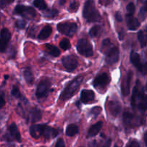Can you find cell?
Wrapping results in <instances>:
<instances>
[{
	"label": "cell",
	"instance_id": "obj_1",
	"mask_svg": "<svg viewBox=\"0 0 147 147\" xmlns=\"http://www.w3.org/2000/svg\"><path fill=\"white\" fill-rule=\"evenodd\" d=\"M30 134L34 139H39L43 136L46 139H53L58 134L57 129L45 124L32 125L30 128Z\"/></svg>",
	"mask_w": 147,
	"mask_h": 147
},
{
	"label": "cell",
	"instance_id": "obj_46",
	"mask_svg": "<svg viewBox=\"0 0 147 147\" xmlns=\"http://www.w3.org/2000/svg\"><path fill=\"white\" fill-rule=\"evenodd\" d=\"M144 9H145V11H147V1H146V2H145V4H144Z\"/></svg>",
	"mask_w": 147,
	"mask_h": 147
},
{
	"label": "cell",
	"instance_id": "obj_36",
	"mask_svg": "<svg viewBox=\"0 0 147 147\" xmlns=\"http://www.w3.org/2000/svg\"><path fill=\"white\" fill-rule=\"evenodd\" d=\"M26 22L24 20H17L15 23V26L17 28L20 29V30H22L25 27Z\"/></svg>",
	"mask_w": 147,
	"mask_h": 147
},
{
	"label": "cell",
	"instance_id": "obj_16",
	"mask_svg": "<svg viewBox=\"0 0 147 147\" xmlns=\"http://www.w3.org/2000/svg\"><path fill=\"white\" fill-rule=\"evenodd\" d=\"M130 60L132 64L134 65V67L139 71H143V65L140 60V56L138 53H135L134 51H131L130 55Z\"/></svg>",
	"mask_w": 147,
	"mask_h": 147
},
{
	"label": "cell",
	"instance_id": "obj_10",
	"mask_svg": "<svg viewBox=\"0 0 147 147\" xmlns=\"http://www.w3.org/2000/svg\"><path fill=\"white\" fill-rule=\"evenodd\" d=\"M63 65L68 72H73L78 65L77 58L73 55H67L62 59Z\"/></svg>",
	"mask_w": 147,
	"mask_h": 147
},
{
	"label": "cell",
	"instance_id": "obj_34",
	"mask_svg": "<svg viewBox=\"0 0 147 147\" xmlns=\"http://www.w3.org/2000/svg\"><path fill=\"white\" fill-rule=\"evenodd\" d=\"M126 10L129 15H133L135 12V5L133 2L129 3V4L126 7Z\"/></svg>",
	"mask_w": 147,
	"mask_h": 147
},
{
	"label": "cell",
	"instance_id": "obj_42",
	"mask_svg": "<svg viewBox=\"0 0 147 147\" xmlns=\"http://www.w3.org/2000/svg\"><path fill=\"white\" fill-rule=\"evenodd\" d=\"M115 17H116V20L118 22H121L122 21V16L120 12L119 11H116V14H115Z\"/></svg>",
	"mask_w": 147,
	"mask_h": 147
},
{
	"label": "cell",
	"instance_id": "obj_47",
	"mask_svg": "<svg viewBox=\"0 0 147 147\" xmlns=\"http://www.w3.org/2000/svg\"><path fill=\"white\" fill-rule=\"evenodd\" d=\"M8 78H9L8 75H5V76H4V79H5V80H7Z\"/></svg>",
	"mask_w": 147,
	"mask_h": 147
},
{
	"label": "cell",
	"instance_id": "obj_8",
	"mask_svg": "<svg viewBox=\"0 0 147 147\" xmlns=\"http://www.w3.org/2000/svg\"><path fill=\"white\" fill-rule=\"evenodd\" d=\"M111 82V78L109 74L106 73H101V74L98 75L96 78L93 80V86L96 88V89H99V90H102V89L105 88Z\"/></svg>",
	"mask_w": 147,
	"mask_h": 147
},
{
	"label": "cell",
	"instance_id": "obj_7",
	"mask_svg": "<svg viewBox=\"0 0 147 147\" xmlns=\"http://www.w3.org/2000/svg\"><path fill=\"white\" fill-rule=\"evenodd\" d=\"M11 34L7 28H2L0 31V53H5L8 47Z\"/></svg>",
	"mask_w": 147,
	"mask_h": 147
},
{
	"label": "cell",
	"instance_id": "obj_17",
	"mask_svg": "<svg viewBox=\"0 0 147 147\" xmlns=\"http://www.w3.org/2000/svg\"><path fill=\"white\" fill-rule=\"evenodd\" d=\"M9 136L12 138V139L17 141V142H21V134L20 133L18 127L16 125L15 123H12L9 125L8 128Z\"/></svg>",
	"mask_w": 147,
	"mask_h": 147
},
{
	"label": "cell",
	"instance_id": "obj_28",
	"mask_svg": "<svg viewBox=\"0 0 147 147\" xmlns=\"http://www.w3.org/2000/svg\"><path fill=\"white\" fill-rule=\"evenodd\" d=\"M113 45H112L111 42L109 39H105L102 42V47H101V51L102 53H103L104 54H106L112 47H113Z\"/></svg>",
	"mask_w": 147,
	"mask_h": 147
},
{
	"label": "cell",
	"instance_id": "obj_4",
	"mask_svg": "<svg viewBox=\"0 0 147 147\" xmlns=\"http://www.w3.org/2000/svg\"><path fill=\"white\" fill-rule=\"evenodd\" d=\"M14 13L28 20H34L36 17V11L33 7L17 4L14 9Z\"/></svg>",
	"mask_w": 147,
	"mask_h": 147
},
{
	"label": "cell",
	"instance_id": "obj_6",
	"mask_svg": "<svg viewBox=\"0 0 147 147\" xmlns=\"http://www.w3.org/2000/svg\"><path fill=\"white\" fill-rule=\"evenodd\" d=\"M57 30L68 37H72L76 34L78 30V26L73 22H60L57 26Z\"/></svg>",
	"mask_w": 147,
	"mask_h": 147
},
{
	"label": "cell",
	"instance_id": "obj_45",
	"mask_svg": "<svg viewBox=\"0 0 147 147\" xmlns=\"http://www.w3.org/2000/svg\"><path fill=\"white\" fill-rule=\"evenodd\" d=\"M144 142L146 143V145L147 146V132L144 134Z\"/></svg>",
	"mask_w": 147,
	"mask_h": 147
},
{
	"label": "cell",
	"instance_id": "obj_24",
	"mask_svg": "<svg viewBox=\"0 0 147 147\" xmlns=\"http://www.w3.org/2000/svg\"><path fill=\"white\" fill-rule=\"evenodd\" d=\"M79 129L76 124H70L66 128V135L68 136H74L78 134Z\"/></svg>",
	"mask_w": 147,
	"mask_h": 147
},
{
	"label": "cell",
	"instance_id": "obj_48",
	"mask_svg": "<svg viewBox=\"0 0 147 147\" xmlns=\"http://www.w3.org/2000/svg\"><path fill=\"white\" fill-rule=\"evenodd\" d=\"M114 147H119V146H117V145H116V146H115Z\"/></svg>",
	"mask_w": 147,
	"mask_h": 147
},
{
	"label": "cell",
	"instance_id": "obj_50",
	"mask_svg": "<svg viewBox=\"0 0 147 147\" xmlns=\"http://www.w3.org/2000/svg\"><path fill=\"white\" fill-rule=\"evenodd\" d=\"M41 147H45V146H41Z\"/></svg>",
	"mask_w": 147,
	"mask_h": 147
},
{
	"label": "cell",
	"instance_id": "obj_43",
	"mask_svg": "<svg viewBox=\"0 0 147 147\" xmlns=\"http://www.w3.org/2000/svg\"><path fill=\"white\" fill-rule=\"evenodd\" d=\"M12 1H0V4H1V7H5L6 5H7V4H10V3H11Z\"/></svg>",
	"mask_w": 147,
	"mask_h": 147
},
{
	"label": "cell",
	"instance_id": "obj_14",
	"mask_svg": "<svg viewBox=\"0 0 147 147\" xmlns=\"http://www.w3.org/2000/svg\"><path fill=\"white\" fill-rule=\"evenodd\" d=\"M126 24H127V27L129 28V30H136L140 27V22H139V21L136 17H133V15L127 14L126 17Z\"/></svg>",
	"mask_w": 147,
	"mask_h": 147
},
{
	"label": "cell",
	"instance_id": "obj_49",
	"mask_svg": "<svg viewBox=\"0 0 147 147\" xmlns=\"http://www.w3.org/2000/svg\"><path fill=\"white\" fill-rule=\"evenodd\" d=\"M146 88H147V83H146Z\"/></svg>",
	"mask_w": 147,
	"mask_h": 147
},
{
	"label": "cell",
	"instance_id": "obj_41",
	"mask_svg": "<svg viewBox=\"0 0 147 147\" xmlns=\"http://www.w3.org/2000/svg\"><path fill=\"white\" fill-rule=\"evenodd\" d=\"M5 100H4V98L3 97L2 95H0V109H2L4 106H5Z\"/></svg>",
	"mask_w": 147,
	"mask_h": 147
},
{
	"label": "cell",
	"instance_id": "obj_13",
	"mask_svg": "<svg viewBox=\"0 0 147 147\" xmlns=\"http://www.w3.org/2000/svg\"><path fill=\"white\" fill-rule=\"evenodd\" d=\"M108 110L109 113L113 117H116L121 110V103L116 100H111L108 103Z\"/></svg>",
	"mask_w": 147,
	"mask_h": 147
},
{
	"label": "cell",
	"instance_id": "obj_15",
	"mask_svg": "<svg viewBox=\"0 0 147 147\" xmlns=\"http://www.w3.org/2000/svg\"><path fill=\"white\" fill-rule=\"evenodd\" d=\"M95 98V93L93 90H83L80 93V100L83 103H88L93 101Z\"/></svg>",
	"mask_w": 147,
	"mask_h": 147
},
{
	"label": "cell",
	"instance_id": "obj_3",
	"mask_svg": "<svg viewBox=\"0 0 147 147\" xmlns=\"http://www.w3.org/2000/svg\"><path fill=\"white\" fill-rule=\"evenodd\" d=\"M83 15L85 20L88 22H96L101 20L100 13L93 1H86L83 7Z\"/></svg>",
	"mask_w": 147,
	"mask_h": 147
},
{
	"label": "cell",
	"instance_id": "obj_30",
	"mask_svg": "<svg viewBox=\"0 0 147 147\" xmlns=\"http://www.w3.org/2000/svg\"><path fill=\"white\" fill-rule=\"evenodd\" d=\"M60 46L63 50H68V49L70 48V46H71V45H70V41L68 40V39L64 38V39H63L61 41H60Z\"/></svg>",
	"mask_w": 147,
	"mask_h": 147
},
{
	"label": "cell",
	"instance_id": "obj_40",
	"mask_svg": "<svg viewBox=\"0 0 147 147\" xmlns=\"http://www.w3.org/2000/svg\"><path fill=\"white\" fill-rule=\"evenodd\" d=\"M111 144V139H107L104 142H103L99 147H110Z\"/></svg>",
	"mask_w": 147,
	"mask_h": 147
},
{
	"label": "cell",
	"instance_id": "obj_37",
	"mask_svg": "<svg viewBox=\"0 0 147 147\" xmlns=\"http://www.w3.org/2000/svg\"><path fill=\"white\" fill-rule=\"evenodd\" d=\"M57 14H58V11L57 9H51L47 11V14H46V16L53 18V17H55V16H57Z\"/></svg>",
	"mask_w": 147,
	"mask_h": 147
},
{
	"label": "cell",
	"instance_id": "obj_12",
	"mask_svg": "<svg viewBox=\"0 0 147 147\" xmlns=\"http://www.w3.org/2000/svg\"><path fill=\"white\" fill-rule=\"evenodd\" d=\"M132 79V72L129 70L126 74V76L121 83V93L123 96H126L130 93V86L131 81Z\"/></svg>",
	"mask_w": 147,
	"mask_h": 147
},
{
	"label": "cell",
	"instance_id": "obj_32",
	"mask_svg": "<svg viewBox=\"0 0 147 147\" xmlns=\"http://www.w3.org/2000/svg\"><path fill=\"white\" fill-rule=\"evenodd\" d=\"M138 38H139V42H140L142 47H144L146 45V40L145 38L144 34L142 31H139L138 33Z\"/></svg>",
	"mask_w": 147,
	"mask_h": 147
},
{
	"label": "cell",
	"instance_id": "obj_18",
	"mask_svg": "<svg viewBox=\"0 0 147 147\" xmlns=\"http://www.w3.org/2000/svg\"><path fill=\"white\" fill-rule=\"evenodd\" d=\"M103 122L98 121L91 126V127L89 129L88 132L87 137H93V136H96L99 133L100 130H101L102 127H103Z\"/></svg>",
	"mask_w": 147,
	"mask_h": 147
},
{
	"label": "cell",
	"instance_id": "obj_27",
	"mask_svg": "<svg viewBox=\"0 0 147 147\" xmlns=\"http://www.w3.org/2000/svg\"><path fill=\"white\" fill-rule=\"evenodd\" d=\"M101 32H102L101 26L95 25L90 30L89 34H90L92 37H98Z\"/></svg>",
	"mask_w": 147,
	"mask_h": 147
},
{
	"label": "cell",
	"instance_id": "obj_5",
	"mask_svg": "<svg viewBox=\"0 0 147 147\" xmlns=\"http://www.w3.org/2000/svg\"><path fill=\"white\" fill-rule=\"evenodd\" d=\"M77 50L81 55L85 57H91L93 55L92 45L86 39L82 38L78 41Z\"/></svg>",
	"mask_w": 147,
	"mask_h": 147
},
{
	"label": "cell",
	"instance_id": "obj_26",
	"mask_svg": "<svg viewBox=\"0 0 147 147\" xmlns=\"http://www.w3.org/2000/svg\"><path fill=\"white\" fill-rule=\"evenodd\" d=\"M138 82L136 83V86H135L134 88L133 94H132V97H131V103L132 106H134V107L135 106L136 100L139 98V95H140V93H141V91L139 90V87H138V86H138Z\"/></svg>",
	"mask_w": 147,
	"mask_h": 147
},
{
	"label": "cell",
	"instance_id": "obj_23",
	"mask_svg": "<svg viewBox=\"0 0 147 147\" xmlns=\"http://www.w3.org/2000/svg\"><path fill=\"white\" fill-rule=\"evenodd\" d=\"M32 122H37L40 121L42 118V112L39 109H33L30 113Z\"/></svg>",
	"mask_w": 147,
	"mask_h": 147
},
{
	"label": "cell",
	"instance_id": "obj_21",
	"mask_svg": "<svg viewBox=\"0 0 147 147\" xmlns=\"http://www.w3.org/2000/svg\"><path fill=\"white\" fill-rule=\"evenodd\" d=\"M44 46L45 48V50L47 52V53L53 55V57H58L60 55V50L56 46L50 44H46Z\"/></svg>",
	"mask_w": 147,
	"mask_h": 147
},
{
	"label": "cell",
	"instance_id": "obj_44",
	"mask_svg": "<svg viewBox=\"0 0 147 147\" xmlns=\"http://www.w3.org/2000/svg\"><path fill=\"white\" fill-rule=\"evenodd\" d=\"M124 31L123 30H121V31L119 32V39H120L121 40H123V37H124Z\"/></svg>",
	"mask_w": 147,
	"mask_h": 147
},
{
	"label": "cell",
	"instance_id": "obj_38",
	"mask_svg": "<svg viewBox=\"0 0 147 147\" xmlns=\"http://www.w3.org/2000/svg\"><path fill=\"white\" fill-rule=\"evenodd\" d=\"M126 147H140L139 142L136 140H130L128 142Z\"/></svg>",
	"mask_w": 147,
	"mask_h": 147
},
{
	"label": "cell",
	"instance_id": "obj_9",
	"mask_svg": "<svg viewBox=\"0 0 147 147\" xmlns=\"http://www.w3.org/2000/svg\"><path fill=\"white\" fill-rule=\"evenodd\" d=\"M50 82L48 79H44L42 80L39 83L37 86V90H36V96L38 98H42L47 97L50 91Z\"/></svg>",
	"mask_w": 147,
	"mask_h": 147
},
{
	"label": "cell",
	"instance_id": "obj_29",
	"mask_svg": "<svg viewBox=\"0 0 147 147\" xmlns=\"http://www.w3.org/2000/svg\"><path fill=\"white\" fill-rule=\"evenodd\" d=\"M33 4L34 7L40 10H45L47 9V4L45 3V1H42V0H35L33 2Z\"/></svg>",
	"mask_w": 147,
	"mask_h": 147
},
{
	"label": "cell",
	"instance_id": "obj_2",
	"mask_svg": "<svg viewBox=\"0 0 147 147\" xmlns=\"http://www.w3.org/2000/svg\"><path fill=\"white\" fill-rule=\"evenodd\" d=\"M83 80V76H78L73 79L71 82L67 85L60 96V99L63 101H66L71 98L78 90L82 81Z\"/></svg>",
	"mask_w": 147,
	"mask_h": 147
},
{
	"label": "cell",
	"instance_id": "obj_11",
	"mask_svg": "<svg viewBox=\"0 0 147 147\" xmlns=\"http://www.w3.org/2000/svg\"><path fill=\"white\" fill-rule=\"evenodd\" d=\"M105 55H106V63L107 64L113 65L119 61V50L117 47L113 46Z\"/></svg>",
	"mask_w": 147,
	"mask_h": 147
},
{
	"label": "cell",
	"instance_id": "obj_20",
	"mask_svg": "<svg viewBox=\"0 0 147 147\" xmlns=\"http://www.w3.org/2000/svg\"><path fill=\"white\" fill-rule=\"evenodd\" d=\"M52 31V27L50 25H47L45 27H43V29H42V30L40 31V32L38 34V39L40 40H43L47 39V37H49L51 34Z\"/></svg>",
	"mask_w": 147,
	"mask_h": 147
},
{
	"label": "cell",
	"instance_id": "obj_33",
	"mask_svg": "<svg viewBox=\"0 0 147 147\" xmlns=\"http://www.w3.org/2000/svg\"><path fill=\"white\" fill-rule=\"evenodd\" d=\"M101 111V107H100V106H96V107H93V109H91V110H90V114L94 118H96L100 114Z\"/></svg>",
	"mask_w": 147,
	"mask_h": 147
},
{
	"label": "cell",
	"instance_id": "obj_25",
	"mask_svg": "<svg viewBox=\"0 0 147 147\" xmlns=\"http://www.w3.org/2000/svg\"><path fill=\"white\" fill-rule=\"evenodd\" d=\"M123 122H124V123L127 126H131L133 125L134 120V116H133L132 113H129L128 111L124 112L123 115Z\"/></svg>",
	"mask_w": 147,
	"mask_h": 147
},
{
	"label": "cell",
	"instance_id": "obj_19",
	"mask_svg": "<svg viewBox=\"0 0 147 147\" xmlns=\"http://www.w3.org/2000/svg\"><path fill=\"white\" fill-rule=\"evenodd\" d=\"M139 99L140 100L139 105H138L139 109L142 112L146 111L147 110V97L146 95L144 94V90L141 91Z\"/></svg>",
	"mask_w": 147,
	"mask_h": 147
},
{
	"label": "cell",
	"instance_id": "obj_39",
	"mask_svg": "<svg viewBox=\"0 0 147 147\" xmlns=\"http://www.w3.org/2000/svg\"><path fill=\"white\" fill-rule=\"evenodd\" d=\"M55 147H65V144L64 140L61 138L57 139V142H56Z\"/></svg>",
	"mask_w": 147,
	"mask_h": 147
},
{
	"label": "cell",
	"instance_id": "obj_31",
	"mask_svg": "<svg viewBox=\"0 0 147 147\" xmlns=\"http://www.w3.org/2000/svg\"><path fill=\"white\" fill-rule=\"evenodd\" d=\"M11 95L16 98H22V94L20 93V89L16 86H14L12 87V89L11 90Z\"/></svg>",
	"mask_w": 147,
	"mask_h": 147
},
{
	"label": "cell",
	"instance_id": "obj_35",
	"mask_svg": "<svg viewBox=\"0 0 147 147\" xmlns=\"http://www.w3.org/2000/svg\"><path fill=\"white\" fill-rule=\"evenodd\" d=\"M78 9V3L77 1H73L71 4H70V7H69V10L71 11L72 12H76V11Z\"/></svg>",
	"mask_w": 147,
	"mask_h": 147
},
{
	"label": "cell",
	"instance_id": "obj_22",
	"mask_svg": "<svg viewBox=\"0 0 147 147\" xmlns=\"http://www.w3.org/2000/svg\"><path fill=\"white\" fill-rule=\"evenodd\" d=\"M23 75H24V78L25 79L26 82L28 84H32L34 81V76L32 72L31 69L30 67H26L23 72Z\"/></svg>",
	"mask_w": 147,
	"mask_h": 147
}]
</instances>
